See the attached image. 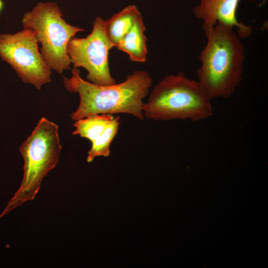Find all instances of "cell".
<instances>
[{
    "mask_svg": "<svg viewBox=\"0 0 268 268\" xmlns=\"http://www.w3.org/2000/svg\"><path fill=\"white\" fill-rule=\"evenodd\" d=\"M78 68L73 67L70 78L63 76L66 89L77 93L79 104L72 113L76 121L97 114L124 113L142 120L143 100L149 93L152 79L145 70H135L119 83L99 85L82 78Z\"/></svg>",
    "mask_w": 268,
    "mask_h": 268,
    "instance_id": "obj_1",
    "label": "cell"
},
{
    "mask_svg": "<svg viewBox=\"0 0 268 268\" xmlns=\"http://www.w3.org/2000/svg\"><path fill=\"white\" fill-rule=\"evenodd\" d=\"M204 33L198 81L211 99L230 97L243 78L245 46L235 30L227 26L216 24Z\"/></svg>",
    "mask_w": 268,
    "mask_h": 268,
    "instance_id": "obj_2",
    "label": "cell"
},
{
    "mask_svg": "<svg viewBox=\"0 0 268 268\" xmlns=\"http://www.w3.org/2000/svg\"><path fill=\"white\" fill-rule=\"evenodd\" d=\"M211 100L198 80L183 72L169 74L150 92L144 104L143 115L155 121L203 120L212 115Z\"/></svg>",
    "mask_w": 268,
    "mask_h": 268,
    "instance_id": "obj_3",
    "label": "cell"
},
{
    "mask_svg": "<svg viewBox=\"0 0 268 268\" xmlns=\"http://www.w3.org/2000/svg\"><path fill=\"white\" fill-rule=\"evenodd\" d=\"M19 149L24 163L23 179L0 217L34 199L43 178L58 163L62 149L58 126L42 117Z\"/></svg>",
    "mask_w": 268,
    "mask_h": 268,
    "instance_id": "obj_4",
    "label": "cell"
},
{
    "mask_svg": "<svg viewBox=\"0 0 268 268\" xmlns=\"http://www.w3.org/2000/svg\"><path fill=\"white\" fill-rule=\"evenodd\" d=\"M24 28L33 29L42 47L41 54L51 69L59 73L70 68L69 41L84 29L68 24L56 2H40L22 18Z\"/></svg>",
    "mask_w": 268,
    "mask_h": 268,
    "instance_id": "obj_5",
    "label": "cell"
},
{
    "mask_svg": "<svg viewBox=\"0 0 268 268\" xmlns=\"http://www.w3.org/2000/svg\"><path fill=\"white\" fill-rule=\"evenodd\" d=\"M35 32L24 28L14 34H0V57L25 83L37 89L51 82V68L38 49Z\"/></svg>",
    "mask_w": 268,
    "mask_h": 268,
    "instance_id": "obj_6",
    "label": "cell"
},
{
    "mask_svg": "<svg viewBox=\"0 0 268 268\" xmlns=\"http://www.w3.org/2000/svg\"><path fill=\"white\" fill-rule=\"evenodd\" d=\"M105 21L95 18L91 32L85 38L73 37L67 46V54L73 67H82L87 71L88 81L99 85L116 83L111 75L108 56L114 45L105 31Z\"/></svg>",
    "mask_w": 268,
    "mask_h": 268,
    "instance_id": "obj_7",
    "label": "cell"
},
{
    "mask_svg": "<svg viewBox=\"0 0 268 268\" xmlns=\"http://www.w3.org/2000/svg\"><path fill=\"white\" fill-rule=\"evenodd\" d=\"M120 117L112 114H97L76 120L72 134L88 139L91 147L88 151L87 161L92 162L95 157L109 156L110 145L118 132Z\"/></svg>",
    "mask_w": 268,
    "mask_h": 268,
    "instance_id": "obj_8",
    "label": "cell"
},
{
    "mask_svg": "<svg viewBox=\"0 0 268 268\" xmlns=\"http://www.w3.org/2000/svg\"><path fill=\"white\" fill-rule=\"evenodd\" d=\"M240 1L199 0L193 8V14L202 22L204 32L219 24L234 29L241 39L247 38L251 35L253 30L250 26L237 19V11Z\"/></svg>",
    "mask_w": 268,
    "mask_h": 268,
    "instance_id": "obj_9",
    "label": "cell"
},
{
    "mask_svg": "<svg viewBox=\"0 0 268 268\" xmlns=\"http://www.w3.org/2000/svg\"><path fill=\"white\" fill-rule=\"evenodd\" d=\"M145 31V27L141 15L116 47L127 53L131 61L145 62L147 52Z\"/></svg>",
    "mask_w": 268,
    "mask_h": 268,
    "instance_id": "obj_10",
    "label": "cell"
},
{
    "mask_svg": "<svg viewBox=\"0 0 268 268\" xmlns=\"http://www.w3.org/2000/svg\"><path fill=\"white\" fill-rule=\"evenodd\" d=\"M141 15L135 5H130L114 14L105 21L106 34L115 47Z\"/></svg>",
    "mask_w": 268,
    "mask_h": 268,
    "instance_id": "obj_11",
    "label": "cell"
},
{
    "mask_svg": "<svg viewBox=\"0 0 268 268\" xmlns=\"http://www.w3.org/2000/svg\"><path fill=\"white\" fill-rule=\"evenodd\" d=\"M3 7V3L2 0H0V12L2 10Z\"/></svg>",
    "mask_w": 268,
    "mask_h": 268,
    "instance_id": "obj_12",
    "label": "cell"
}]
</instances>
